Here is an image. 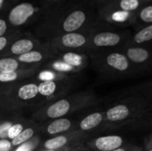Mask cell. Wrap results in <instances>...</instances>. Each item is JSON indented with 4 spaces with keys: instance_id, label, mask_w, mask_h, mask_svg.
Wrapping results in <instances>:
<instances>
[{
    "instance_id": "cell-40",
    "label": "cell",
    "mask_w": 152,
    "mask_h": 151,
    "mask_svg": "<svg viewBox=\"0 0 152 151\" xmlns=\"http://www.w3.org/2000/svg\"><path fill=\"white\" fill-rule=\"evenodd\" d=\"M45 151H54V150H45Z\"/></svg>"
},
{
    "instance_id": "cell-30",
    "label": "cell",
    "mask_w": 152,
    "mask_h": 151,
    "mask_svg": "<svg viewBox=\"0 0 152 151\" xmlns=\"http://www.w3.org/2000/svg\"><path fill=\"white\" fill-rule=\"evenodd\" d=\"M33 150V144L32 143H26L20 145L16 151H31Z\"/></svg>"
},
{
    "instance_id": "cell-2",
    "label": "cell",
    "mask_w": 152,
    "mask_h": 151,
    "mask_svg": "<svg viewBox=\"0 0 152 151\" xmlns=\"http://www.w3.org/2000/svg\"><path fill=\"white\" fill-rule=\"evenodd\" d=\"M132 35V31L116 28L102 23L91 35V44L100 51L120 49L125 46Z\"/></svg>"
},
{
    "instance_id": "cell-28",
    "label": "cell",
    "mask_w": 152,
    "mask_h": 151,
    "mask_svg": "<svg viewBox=\"0 0 152 151\" xmlns=\"http://www.w3.org/2000/svg\"><path fill=\"white\" fill-rule=\"evenodd\" d=\"M12 126L11 124H4L3 125L0 126V137L4 138L6 136H8V131L10 129V127Z\"/></svg>"
},
{
    "instance_id": "cell-25",
    "label": "cell",
    "mask_w": 152,
    "mask_h": 151,
    "mask_svg": "<svg viewBox=\"0 0 152 151\" xmlns=\"http://www.w3.org/2000/svg\"><path fill=\"white\" fill-rule=\"evenodd\" d=\"M17 78V74L15 72H9V73H3L0 72V81L1 82H9L13 81Z\"/></svg>"
},
{
    "instance_id": "cell-6",
    "label": "cell",
    "mask_w": 152,
    "mask_h": 151,
    "mask_svg": "<svg viewBox=\"0 0 152 151\" xmlns=\"http://www.w3.org/2000/svg\"><path fill=\"white\" fill-rule=\"evenodd\" d=\"M90 16L91 12L88 10L76 9L65 18L62 23V28L68 33L76 32L90 20Z\"/></svg>"
},
{
    "instance_id": "cell-5",
    "label": "cell",
    "mask_w": 152,
    "mask_h": 151,
    "mask_svg": "<svg viewBox=\"0 0 152 151\" xmlns=\"http://www.w3.org/2000/svg\"><path fill=\"white\" fill-rule=\"evenodd\" d=\"M119 50L127 57L137 74L152 69V48L149 46L125 45Z\"/></svg>"
},
{
    "instance_id": "cell-10",
    "label": "cell",
    "mask_w": 152,
    "mask_h": 151,
    "mask_svg": "<svg viewBox=\"0 0 152 151\" xmlns=\"http://www.w3.org/2000/svg\"><path fill=\"white\" fill-rule=\"evenodd\" d=\"M150 24H152V3H147L136 12L131 27L137 30Z\"/></svg>"
},
{
    "instance_id": "cell-3",
    "label": "cell",
    "mask_w": 152,
    "mask_h": 151,
    "mask_svg": "<svg viewBox=\"0 0 152 151\" xmlns=\"http://www.w3.org/2000/svg\"><path fill=\"white\" fill-rule=\"evenodd\" d=\"M102 52L104 54H102L101 58L103 61V66L114 79L132 77L137 74L127 57L119 49Z\"/></svg>"
},
{
    "instance_id": "cell-22",
    "label": "cell",
    "mask_w": 152,
    "mask_h": 151,
    "mask_svg": "<svg viewBox=\"0 0 152 151\" xmlns=\"http://www.w3.org/2000/svg\"><path fill=\"white\" fill-rule=\"evenodd\" d=\"M33 133H34V132H33V130L31 128H28L26 130H23L18 136H16L15 138L12 139L11 143L13 146L21 144V143L27 142L29 138H31L33 136Z\"/></svg>"
},
{
    "instance_id": "cell-24",
    "label": "cell",
    "mask_w": 152,
    "mask_h": 151,
    "mask_svg": "<svg viewBox=\"0 0 152 151\" xmlns=\"http://www.w3.org/2000/svg\"><path fill=\"white\" fill-rule=\"evenodd\" d=\"M23 127L20 124H17V125H12L8 131V137L11 138L12 140L13 138H15L16 136H18L23 130Z\"/></svg>"
},
{
    "instance_id": "cell-31",
    "label": "cell",
    "mask_w": 152,
    "mask_h": 151,
    "mask_svg": "<svg viewBox=\"0 0 152 151\" xmlns=\"http://www.w3.org/2000/svg\"><path fill=\"white\" fill-rule=\"evenodd\" d=\"M6 29H7L6 21L3 19H0V36H3V35L5 33Z\"/></svg>"
},
{
    "instance_id": "cell-14",
    "label": "cell",
    "mask_w": 152,
    "mask_h": 151,
    "mask_svg": "<svg viewBox=\"0 0 152 151\" xmlns=\"http://www.w3.org/2000/svg\"><path fill=\"white\" fill-rule=\"evenodd\" d=\"M70 109V104L68 101L66 100H61L52 105L48 110H47V115L49 117L52 118H57L60 117H62L68 113V111Z\"/></svg>"
},
{
    "instance_id": "cell-18",
    "label": "cell",
    "mask_w": 152,
    "mask_h": 151,
    "mask_svg": "<svg viewBox=\"0 0 152 151\" xmlns=\"http://www.w3.org/2000/svg\"><path fill=\"white\" fill-rule=\"evenodd\" d=\"M18 68V62L12 58H6L0 60V72L9 73L14 72Z\"/></svg>"
},
{
    "instance_id": "cell-4",
    "label": "cell",
    "mask_w": 152,
    "mask_h": 151,
    "mask_svg": "<svg viewBox=\"0 0 152 151\" xmlns=\"http://www.w3.org/2000/svg\"><path fill=\"white\" fill-rule=\"evenodd\" d=\"M136 12H131L115 8L110 4L98 6V16L101 22L116 28L131 27Z\"/></svg>"
},
{
    "instance_id": "cell-32",
    "label": "cell",
    "mask_w": 152,
    "mask_h": 151,
    "mask_svg": "<svg viewBox=\"0 0 152 151\" xmlns=\"http://www.w3.org/2000/svg\"><path fill=\"white\" fill-rule=\"evenodd\" d=\"M112 151H139V149L136 147H131V146H125L124 145L123 147H120V148Z\"/></svg>"
},
{
    "instance_id": "cell-15",
    "label": "cell",
    "mask_w": 152,
    "mask_h": 151,
    "mask_svg": "<svg viewBox=\"0 0 152 151\" xmlns=\"http://www.w3.org/2000/svg\"><path fill=\"white\" fill-rule=\"evenodd\" d=\"M34 47V44L31 40L28 39H20L16 41L11 47V51L14 54H24L28 52H31V50Z\"/></svg>"
},
{
    "instance_id": "cell-16",
    "label": "cell",
    "mask_w": 152,
    "mask_h": 151,
    "mask_svg": "<svg viewBox=\"0 0 152 151\" xmlns=\"http://www.w3.org/2000/svg\"><path fill=\"white\" fill-rule=\"evenodd\" d=\"M71 126V123L68 119H58L51 123L47 127V132L50 134H54L67 131Z\"/></svg>"
},
{
    "instance_id": "cell-7",
    "label": "cell",
    "mask_w": 152,
    "mask_h": 151,
    "mask_svg": "<svg viewBox=\"0 0 152 151\" xmlns=\"http://www.w3.org/2000/svg\"><path fill=\"white\" fill-rule=\"evenodd\" d=\"M37 12V9L31 3H20L12 8L8 14L9 21L13 26L23 25L32 15Z\"/></svg>"
},
{
    "instance_id": "cell-21",
    "label": "cell",
    "mask_w": 152,
    "mask_h": 151,
    "mask_svg": "<svg viewBox=\"0 0 152 151\" xmlns=\"http://www.w3.org/2000/svg\"><path fill=\"white\" fill-rule=\"evenodd\" d=\"M55 89H56V85L54 82L45 81L38 85V93L45 96H49L54 93Z\"/></svg>"
},
{
    "instance_id": "cell-33",
    "label": "cell",
    "mask_w": 152,
    "mask_h": 151,
    "mask_svg": "<svg viewBox=\"0 0 152 151\" xmlns=\"http://www.w3.org/2000/svg\"><path fill=\"white\" fill-rule=\"evenodd\" d=\"M7 44V39L4 36H0V51L3 50Z\"/></svg>"
},
{
    "instance_id": "cell-9",
    "label": "cell",
    "mask_w": 152,
    "mask_h": 151,
    "mask_svg": "<svg viewBox=\"0 0 152 151\" xmlns=\"http://www.w3.org/2000/svg\"><path fill=\"white\" fill-rule=\"evenodd\" d=\"M152 44V24L144 26L134 32H132L131 37L126 45L149 46Z\"/></svg>"
},
{
    "instance_id": "cell-8",
    "label": "cell",
    "mask_w": 152,
    "mask_h": 151,
    "mask_svg": "<svg viewBox=\"0 0 152 151\" xmlns=\"http://www.w3.org/2000/svg\"><path fill=\"white\" fill-rule=\"evenodd\" d=\"M125 145V139L120 135H106L94 140V146L98 151H112Z\"/></svg>"
},
{
    "instance_id": "cell-38",
    "label": "cell",
    "mask_w": 152,
    "mask_h": 151,
    "mask_svg": "<svg viewBox=\"0 0 152 151\" xmlns=\"http://www.w3.org/2000/svg\"><path fill=\"white\" fill-rule=\"evenodd\" d=\"M143 1H144L145 4H147V3H152V0H143Z\"/></svg>"
},
{
    "instance_id": "cell-35",
    "label": "cell",
    "mask_w": 152,
    "mask_h": 151,
    "mask_svg": "<svg viewBox=\"0 0 152 151\" xmlns=\"http://www.w3.org/2000/svg\"><path fill=\"white\" fill-rule=\"evenodd\" d=\"M148 148H149V149H150V148H152V135H151V139H150V141H149Z\"/></svg>"
},
{
    "instance_id": "cell-26",
    "label": "cell",
    "mask_w": 152,
    "mask_h": 151,
    "mask_svg": "<svg viewBox=\"0 0 152 151\" xmlns=\"http://www.w3.org/2000/svg\"><path fill=\"white\" fill-rule=\"evenodd\" d=\"M53 68L59 71H69L72 69V67L68 65L67 63H65L64 61L63 62H55L53 64Z\"/></svg>"
},
{
    "instance_id": "cell-41",
    "label": "cell",
    "mask_w": 152,
    "mask_h": 151,
    "mask_svg": "<svg viewBox=\"0 0 152 151\" xmlns=\"http://www.w3.org/2000/svg\"><path fill=\"white\" fill-rule=\"evenodd\" d=\"M94 2H95V3H96V1H97V0H94Z\"/></svg>"
},
{
    "instance_id": "cell-23",
    "label": "cell",
    "mask_w": 152,
    "mask_h": 151,
    "mask_svg": "<svg viewBox=\"0 0 152 151\" xmlns=\"http://www.w3.org/2000/svg\"><path fill=\"white\" fill-rule=\"evenodd\" d=\"M43 58L42 54L38 52H35V51H31V52H28L27 53H24V54H21L20 55L19 57V60L22 62H28V63H30V62H37V61H41Z\"/></svg>"
},
{
    "instance_id": "cell-11",
    "label": "cell",
    "mask_w": 152,
    "mask_h": 151,
    "mask_svg": "<svg viewBox=\"0 0 152 151\" xmlns=\"http://www.w3.org/2000/svg\"><path fill=\"white\" fill-rule=\"evenodd\" d=\"M87 41H88L87 36L77 32L67 33L61 37L62 44L69 48L83 47L87 44Z\"/></svg>"
},
{
    "instance_id": "cell-12",
    "label": "cell",
    "mask_w": 152,
    "mask_h": 151,
    "mask_svg": "<svg viewBox=\"0 0 152 151\" xmlns=\"http://www.w3.org/2000/svg\"><path fill=\"white\" fill-rule=\"evenodd\" d=\"M105 121V113L95 112L86 117L80 122V128L83 131H89L98 127ZM106 122V121H105Z\"/></svg>"
},
{
    "instance_id": "cell-27",
    "label": "cell",
    "mask_w": 152,
    "mask_h": 151,
    "mask_svg": "<svg viewBox=\"0 0 152 151\" xmlns=\"http://www.w3.org/2000/svg\"><path fill=\"white\" fill-rule=\"evenodd\" d=\"M54 77H55L54 74L50 72V71H43L39 75V78L41 80H43L44 82H45V81H53Z\"/></svg>"
},
{
    "instance_id": "cell-1",
    "label": "cell",
    "mask_w": 152,
    "mask_h": 151,
    "mask_svg": "<svg viewBox=\"0 0 152 151\" xmlns=\"http://www.w3.org/2000/svg\"><path fill=\"white\" fill-rule=\"evenodd\" d=\"M149 104L142 97H130L120 101L105 112V121L114 126H123L141 119L148 112Z\"/></svg>"
},
{
    "instance_id": "cell-20",
    "label": "cell",
    "mask_w": 152,
    "mask_h": 151,
    "mask_svg": "<svg viewBox=\"0 0 152 151\" xmlns=\"http://www.w3.org/2000/svg\"><path fill=\"white\" fill-rule=\"evenodd\" d=\"M63 61L71 67H78L82 64L83 58L79 54L73 53H68L64 54Z\"/></svg>"
},
{
    "instance_id": "cell-36",
    "label": "cell",
    "mask_w": 152,
    "mask_h": 151,
    "mask_svg": "<svg viewBox=\"0 0 152 151\" xmlns=\"http://www.w3.org/2000/svg\"><path fill=\"white\" fill-rule=\"evenodd\" d=\"M147 88H148V89H149V90H150L151 92H152V83H151V84H150V85H149L147 86Z\"/></svg>"
},
{
    "instance_id": "cell-13",
    "label": "cell",
    "mask_w": 152,
    "mask_h": 151,
    "mask_svg": "<svg viewBox=\"0 0 152 151\" xmlns=\"http://www.w3.org/2000/svg\"><path fill=\"white\" fill-rule=\"evenodd\" d=\"M105 4H110L123 11L136 12L142 5L145 4V3L143 0H114Z\"/></svg>"
},
{
    "instance_id": "cell-37",
    "label": "cell",
    "mask_w": 152,
    "mask_h": 151,
    "mask_svg": "<svg viewBox=\"0 0 152 151\" xmlns=\"http://www.w3.org/2000/svg\"><path fill=\"white\" fill-rule=\"evenodd\" d=\"M4 3V0H0V10H1V8H2V6H3Z\"/></svg>"
},
{
    "instance_id": "cell-29",
    "label": "cell",
    "mask_w": 152,
    "mask_h": 151,
    "mask_svg": "<svg viewBox=\"0 0 152 151\" xmlns=\"http://www.w3.org/2000/svg\"><path fill=\"white\" fill-rule=\"evenodd\" d=\"M11 144L12 143L6 140L0 141V151H8L11 148Z\"/></svg>"
},
{
    "instance_id": "cell-39",
    "label": "cell",
    "mask_w": 152,
    "mask_h": 151,
    "mask_svg": "<svg viewBox=\"0 0 152 151\" xmlns=\"http://www.w3.org/2000/svg\"><path fill=\"white\" fill-rule=\"evenodd\" d=\"M148 151H152V148H150V149H149V150Z\"/></svg>"
},
{
    "instance_id": "cell-34",
    "label": "cell",
    "mask_w": 152,
    "mask_h": 151,
    "mask_svg": "<svg viewBox=\"0 0 152 151\" xmlns=\"http://www.w3.org/2000/svg\"><path fill=\"white\" fill-rule=\"evenodd\" d=\"M112 1H114V0H97L95 4H96L98 6H100V5L105 4H107V3H110V2H112Z\"/></svg>"
},
{
    "instance_id": "cell-19",
    "label": "cell",
    "mask_w": 152,
    "mask_h": 151,
    "mask_svg": "<svg viewBox=\"0 0 152 151\" xmlns=\"http://www.w3.org/2000/svg\"><path fill=\"white\" fill-rule=\"evenodd\" d=\"M66 143H67L66 137L65 136H59V137H56V138H53V139L47 141L45 143V147L49 150H54L61 148Z\"/></svg>"
},
{
    "instance_id": "cell-17",
    "label": "cell",
    "mask_w": 152,
    "mask_h": 151,
    "mask_svg": "<svg viewBox=\"0 0 152 151\" xmlns=\"http://www.w3.org/2000/svg\"><path fill=\"white\" fill-rule=\"evenodd\" d=\"M38 93V86L33 84L23 85L19 90V97L22 100H29Z\"/></svg>"
}]
</instances>
